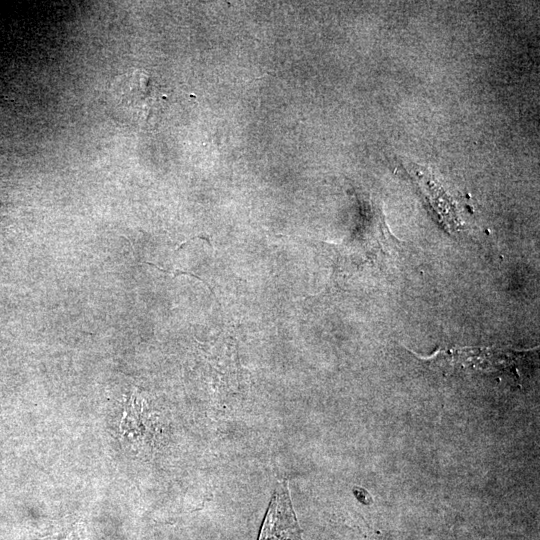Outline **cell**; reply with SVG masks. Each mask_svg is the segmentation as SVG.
Here are the masks:
<instances>
[{
  "label": "cell",
  "instance_id": "6da1fadb",
  "mask_svg": "<svg viewBox=\"0 0 540 540\" xmlns=\"http://www.w3.org/2000/svg\"><path fill=\"white\" fill-rule=\"evenodd\" d=\"M259 540H301L285 482H280L275 488Z\"/></svg>",
  "mask_w": 540,
  "mask_h": 540
},
{
  "label": "cell",
  "instance_id": "7a4b0ae2",
  "mask_svg": "<svg viewBox=\"0 0 540 540\" xmlns=\"http://www.w3.org/2000/svg\"><path fill=\"white\" fill-rule=\"evenodd\" d=\"M146 264L150 265V266H153L156 269H158L159 271H162V272H164L166 274L172 275L173 277H177L178 275H190L192 277L197 278L200 281H203L200 277H197L196 275H194L193 273H191L189 271H185V270H181V269H165V268H162V267H160V266H158L156 264L150 263V262H146Z\"/></svg>",
  "mask_w": 540,
  "mask_h": 540
}]
</instances>
